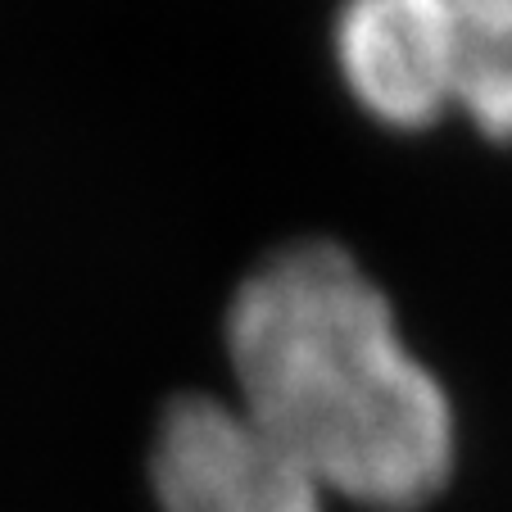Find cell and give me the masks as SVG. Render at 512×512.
Here are the masks:
<instances>
[{"instance_id":"1","label":"cell","mask_w":512,"mask_h":512,"mask_svg":"<svg viewBox=\"0 0 512 512\" xmlns=\"http://www.w3.org/2000/svg\"><path fill=\"white\" fill-rule=\"evenodd\" d=\"M236 408L327 499L413 512L454 472V404L381 286L331 241L263 259L227 309Z\"/></svg>"},{"instance_id":"4","label":"cell","mask_w":512,"mask_h":512,"mask_svg":"<svg viewBox=\"0 0 512 512\" xmlns=\"http://www.w3.org/2000/svg\"><path fill=\"white\" fill-rule=\"evenodd\" d=\"M454 109L490 141H512V0H449Z\"/></svg>"},{"instance_id":"2","label":"cell","mask_w":512,"mask_h":512,"mask_svg":"<svg viewBox=\"0 0 512 512\" xmlns=\"http://www.w3.org/2000/svg\"><path fill=\"white\" fill-rule=\"evenodd\" d=\"M159 512H327V490L236 399L182 395L150 445Z\"/></svg>"},{"instance_id":"3","label":"cell","mask_w":512,"mask_h":512,"mask_svg":"<svg viewBox=\"0 0 512 512\" xmlns=\"http://www.w3.org/2000/svg\"><path fill=\"white\" fill-rule=\"evenodd\" d=\"M336 55L363 109L390 127H426L454 109L449 0H345Z\"/></svg>"}]
</instances>
